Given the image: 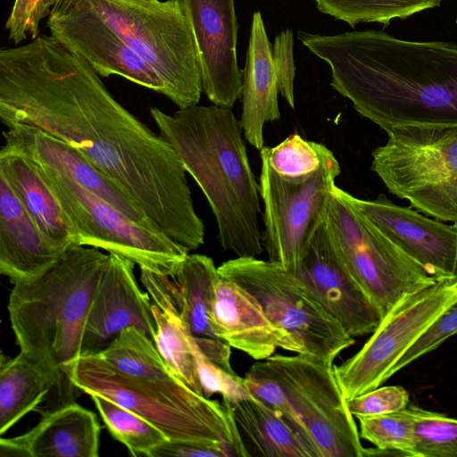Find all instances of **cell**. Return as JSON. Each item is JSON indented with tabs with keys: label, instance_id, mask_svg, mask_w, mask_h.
<instances>
[{
	"label": "cell",
	"instance_id": "obj_1",
	"mask_svg": "<svg viewBox=\"0 0 457 457\" xmlns=\"http://www.w3.org/2000/svg\"><path fill=\"white\" fill-rule=\"evenodd\" d=\"M0 120L80 151L188 251L204 243L186 170L172 147L109 92L80 55L51 35L0 51Z\"/></svg>",
	"mask_w": 457,
	"mask_h": 457
},
{
	"label": "cell",
	"instance_id": "obj_2",
	"mask_svg": "<svg viewBox=\"0 0 457 457\" xmlns=\"http://www.w3.org/2000/svg\"><path fill=\"white\" fill-rule=\"evenodd\" d=\"M297 36L329 66L332 88L384 131L457 125V44L404 40L381 30Z\"/></svg>",
	"mask_w": 457,
	"mask_h": 457
},
{
	"label": "cell",
	"instance_id": "obj_3",
	"mask_svg": "<svg viewBox=\"0 0 457 457\" xmlns=\"http://www.w3.org/2000/svg\"><path fill=\"white\" fill-rule=\"evenodd\" d=\"M150 114L208 201L220 247L237 257L262 254L260 184L231 109L196 104L169 114L151 107Z\"/></svg>",
	"mask_w": 457,
	"mask_h": 457
},
{
	"label": "cell",
	"instance_id": "obj_4",
	"mask_svg": "<svg viewBox=\"0 0 457 457\" xmlns=\"http://www.w3.org/2000/svg\"><path fill=\"white\" fill-rule=\"evenodd\" d=\"M110 254L76 245L43 275L13 284L7 310L20 353L54 381L41 414L76 402L83 393L69 365L83 351L87 316Z\"/></svg>",
	"mask_w": 457,
	"mask_h": 457
},
{
	"label": "cell",
	"instance_id": "obj_5",
	"mask_svg": "<svg viewBox=\"0 0 457 457\" xmlns=\"http://www.w3.org/2000/svg\"><path fill=\"white\" fill-rule=\"evenodd\" d=\"M333 359L274 353L244 377L250 395L278 411L317 457H363L360 432Z\"/></svg>",
	"mask_w": 457,
	"mask_h": 457
},
{
	"label": "cell",
	"instance_id": "obj_6",
	"mask_svg": "<svg viewBox=\"0 0 457 457\" xmlns=\"http://www.w3.org/2000/svg\"><path fill=\"white\" fill-rule=\"evenodd\" d=\"M68 375L83 393L103 395L136 412L161 429L169 440L216 445L230 456L246 457L223 403L194 392L180 380L130 376L93 353H82L71 362Z\"/></svg>",
	"mask_w": 457,
	"mask_h": 457
},
{
	"label": "cell",
	"instance_id": "obj_7",
	"mask_svg": "<svg viewBox=\"0 0 457 457\" xmlns=\"http://www.w3.org/2000/svg\"><path fill=\"white\" fill-rule=\"evenodd\" d=\"M95 14L160 75L179 109L198 104L202 68L180 0H71Z\"/></svg>",
	"mask_w": 457,
	"mask_h": 457
},
{
	"label": "cell",
	"instance_id": "obj_8",
	"mask_svg": "<svg viewBox=\"0 0 457 457\" xmlns=\"http://www.w3.org/2000/svg\"><path fill=\"white\" fill-rule=\"evenodd\" d=\"M372 153L387 190L422 213L457 223V125L395 127Z\"/></svg>",
	"mask_w": 457,
	"mask_h": 457
},
{
	"label": "cell",
	"instance_id": "obj_9",
	"mask_svg": "<svg viewBox=\"0 0 457 457\" xmlns=\"http://www.w3.org/2000/svg\"><path fill=\"white\" fill-rule=\"evenodd\" d=\"M336 187L326 227L347 270L383 318L404 295L437 280L341 197Z\"/></svg>",
	"mask_w": 457,
	"mask_h": 457
},
{
	"label": "cell",
	"instance_id": "obj_10",
	"mask_svg": "<svg viewBox=\"0 0 457 457\" xmlns=\"http://www.w3.org/2000/svg\"><path fill=\"white\" fill-rule=\"evenodd\" d=\"M37 164L72 224L79 245L120 255L139 269L167 276H172L189 253L162 230L133 221L72 179Z\"/></svg>",
	"mask_w": 457,
	"mask_h": 457
},
{
	"label": "cell",
	"instance_id": "obj_11",
	"mask_svg": "<svg viewBox=\"0 0 457 457\" xmlns=\"http://www.w3.org/2000/svg\"><path fill=\"white\" fill-rule=\"evenodd\" d=\"M261 160L263 247L270 261L295 275L314 234L326 220L340 164L327 148L318 170L292 179L275 172L263 155Z\"/></svg>",
	"mask_w": 457,
	"mask_h": 457
},
{
	"label": "cell",
	"instance_id": "obj_12",
	"mask_svg": "<svg viewBox=\"0 0 457 457\" xmlns=\"http://www.w3.org/2000/svg\"><path fill=\"white\" fill-rule=\"evenodd\" d=\"M261 304L270 320L294 336L304 353L335 360L355 343L344 327L280 263L257 257H236L218 267Z\"/></svg>",
	"mask_w": 457,
	"mask_h": 457
},
{
	"label": "cell",
	"instance_id": "obj_13",
	"mask_svg": "<svg viewBox=\"0 0 457 457\" xmlns=\"http://www.w3.org/2000/svg\"><path fill=\"white\" fill-rule=\"evenodd\" d=\"M457 303V278L437 280L401 298L381 319L364 345L334 365L349 400L382 386L403 353L443 312Z\"/></svg>",
	"mask_w": 457,
	"mask_h": 457
},
{
	"label": "cell",
	"instance_id": "obj_14",
	"mask_svg": "<svg viewBox=\"0 0 457 457\" xmlns=\"http://www.w3.org/2000/svg\"><path fill=\"white\" fill-rule=\"evenodd\" d=\"M46 25L53 37L85 59L99 76H120L167 96L158 72L88 10L71 0H60Z\"/></svg>",
	"mask_w": 457,
	"mask_h": 457
},
{
	"label": "cell",
	"instance_id": "obj_15",
	"mask_svg": "<svg viewBox=\"0 0 457 457\" xmlns=\"http://www.w3.org/2000/svg\"><path fill=\"white\" fill-rule=\"evenodd\" d=\"M352 337L372 333L382 316L337 253L325 221L294 275Z\"/></svg>",
	"mask_w": 457,
	"mask_h": 457
},
{
	"label": "cell",
	"instance_id": "obj_16",
	"mask_svg": "<svg viewBox=\"0 0 457 457\" xmlns=\"http://www.w3.org/2000/svg\"><path fill=\"white\" fill-rule=\"evenodd\" d=\"M336 191L436 280L453 278L457 266V229L453 224L397 205L383 195L365 200L338 187Z\"/></svg>",
	"mask_w": 457,
	"mask_h": 457
},
{
	"label": "cell",
	"instance_id": "obj_17",
	"mask_svg": "<svg viewBox=\"0 0 457 457\" xmlns=\"http://www.w3.org/2000/svg\"><path fill=\"white\" fill-rule=\"evenodd\" d=\"M192 28L202 68L203 92L215 105L231 108L241 97L238 23L234 0H180Z\"/></svg>",
	"mask_w": 457,
	"mask_h": 457
},
{
	"label": "cell",
	"instance_id": "obj_18",
	"mask_svg": "<svg viewBox=\"0 0 457 457\" xmlns=\"http://www.w3.org/2000/svg\"><path fill=\"white\" fill-rule=\"evenodd\" d=\"M109 254L87 316L82 353L104 350L128 328L138 329L153 341L156 332L152 300L136 280L135 264Z\"/></svg>",
	"mask_w": 457,
	"mask_h": 457
},
{
	"label": "cell",
	"instance_id": "obj_19",
	"mask_svg": "<svg viewBox=\"0 0 457 457\" xmlns=\"http://www.w3.org/2000/svg\"><path fill=\"white\" fill-rule=\"evenodd\" d=\"M210 322L217 338L256 361L269 358L278 348L304 353L303 345L275 325L251 294L221 277L216 287Z\"/></svg>",
	"mask_w": 457,
	"mask_h": 457
},
{
	"label": "cell",
	"instance_id": "obj_20",
	"mask_svg": "<svg viewBox=\"0 0 457 457\" xmlns=\"http://www.w3.org/2000/svg\"><path fill=\"white\" fill-rule=\"evenodd\" d=\"M3 136L4 145L26 154L57 174L72 179L133 221L147 228L161 229L80 151L68 143L24 124L7 127Z\"/></svg>",
	"mask_w": 457,
	"mask_h": 457
},
{
	"label": "cell",
	"instance_id": "obj_21",
	"mask_svg": "<svg viewBox=\"0 0 457 457\" xmlns=\"http://www.w3.org/2000/svg\"><path fill=\"white\" fill-rule=\"evenodd\" d=\"M28 432L1 437V457H98L101 426L76 402L45 412Z\"/></svg>",
	"mask_w": 457,
	"mask_h": 457
},
{
	"label": "cell",
	"instance_id": "obj_22",
	"mask_svg": "<svg viewBox=\"0 0 457 457\" xmlns=\"http://www.w3.org/2000/svg\"><path fill=\"white\" fill-rule=\"evenodd\" d=\"M64 254L53 248L0 173V272L11 283L34 279Z\"/></svg>",
	"mask_w": 457,
	"mask_h": 457
},
{
	"label": "cell",
	"instance_id": "obj_23",
	"mask_svg": "<svg viewBox=\"0 0 457 457\" xmlns=\"http://www.w3.org/2000/svg\"><path fill=\"white\" fill-rule=\"evenodd\" d=\"M0 173L53 248L65 254L79 245L72 224L31 157L4 144Z\"/></svg>",
	"mask_w": 457,
	"mask_h": 457
},
{
	"label": "cell",
	"instance_id": "obj_24",
	"mask_svg": "<svg viewBox=\"0 0 457 457\" xmlns=\"http://www.w3.org/2000/svg\"><path fill=\"white\" fill-rule=\"evenodd\" d=\"M271 50L262 13L255 12L252 17L243 70L239 122L246 141L259 150L264 147L265 123L281 117L278 100V82Z\"/></svg>",
	"mask_w": 457,
	"mask_h": 457
},
{
	"label": "cell",
	"instance_id": "obj_25",
	"mask_svg": "<svg viewBox=\"0 0 457 457\" xmlns=\"http://www.w3.org/2000/svg\"><path fill=\"white\" fill-rule=\"evenodd\" d=\"M140 280L152 300L156 326L154 343L158 352L181 382L204 395L196 370L194 335L171 300L163 275L140 269Z\"/></svg>",
	"mask_w": 457,
	"mask_h": 457
},
{
	"label": "cell",
	"instance_id": "obj_26",
	"mask_svg": "<svg viewBox=\"0 0 457 457\" xmlns=\"http://www.w3.org/2000/svg\"><path fill=\"white\" fill-rule=\"evenodd\" d=\"M222 403L232 417L246 457H317L278 411L252 395Z\"/></svg>",
	"mask_w": 457,
	"mask_h": 457
},
{
	"label": "cell",
	"instance_id": "obj_27",
	"mask_svg": "<svg viewBox=\"0 0 457 457\" xmlns=\"http://www.w3.org/2000/svg\"><path fill=\"white\" fill-rule=\"evenodd\" d=\"M220 278L212 259L200 253H188L172 276L163 275L171 300L195 337L217 338L210 313Z\"/></svg>",
	"mask_w": 457,
	"mask_h": 457
},
{
	"label": "cell",
	"instance_id": "obj_28",
	"mask_svg": "<svg viewBox=\"0 0 457 457\" xmlns=\"http://www.w3.org/2000/svg\"><path fill=\"white\" fill-rule=\"evenodd\" d=\"M54 386L52 378L21 353L14 358L2 355L0 435L36 411L49 397Z\"/></svg>",
	"mask_w": 457,
	"mask_h": 457
},
{
	"label": "cell",
	"instance_id": "obj_29",
	"mask_svg": "<svg viewBox=\"0 0 457 457\" xmlns=\"http://www.w3.org/2000/svg\"><path fill=\"white\" fill-rule=\"evenodd\" d=\"M118 370L146 379L179 380L154 341L135 328L123 329L104 350L94 353Z\"/></svg>",
	"mask_w": 457,
	"mask_h": 457
},
{
	"label": "cell",
	"instance_id": "obj_30",
	"mask_svg": "<svg viewBox=\"0 0 457 457\" xmlns=\"http://www.w3.org/2000/svg\"><path fill=\"white\" fill-rule=\"evenodd\" d=\"M111 436L124 445L132 456H148L169 440L154 425L136 412L100 395H90Z\"/></svg>",
	"mask_w": 457,
	"mask_h": 457
},
{
	"label": "cell",
	"instance_id": "obj_31",
	"mask_svg": "<svg viewBox=\"0 0 457 457\" xmlns=\"http://www.w3.org/2000/svg\"><path fill=\"white\" fill-rule=\"evenodd\" d=\"M317 9L354 28L359 23L388 24L421 11L438 7L443 0H312Z\"/></svg>",
	"mask_w": 457,
	"mask_h": 457
},
{
	"label": "cell",
	"instance_id": "obj_32",
	"mask_svg": "<svg viewBox=\"0 0 457 457\" xmlns=\"http://www.w3.org/2000/svg\"><path fill=\"white\" fill-rule=\"evenodd\" d=\"M360 436L376 448H364L367 456H412L414 457V426L408 407L400 411L357 418Z\"/></svg>",
	"mask_w": 457,
	"mask_h": 457
},
{
	"label": "cell",
	"instance_id": "obj_33",
	"mask_svg": "<svg viewBox=\"0 0 457 457\" xmlns=\"http://www.w3.org/2000/svg\"><path fill=\"white\" fill-rule=\"evenodd\" d=\"M414 426V457H457V420L408 406Z\"/></svg>",
	"mask_w": 457,
	"mask_h": 457
},
{
	"label": "cell",
	"instance_id": "obj_34",
	"mask_svg": "<svg viewBox=\"0 0 457 457\" xmlns=\"http://www.w3.org/2000/svg\"><path fill=\"white\" fill-rule=\"evenodd\" d=\"M327 148L322 144L305 140L294 133L278 145L264 146L260 151L275 172L286 178L296 179L318 170Z\"/></svg>",
	"mask_w": 457,
	"mask_h": 457
},
{
	"label": "cell",
	"instance_id": "obj_35",
	"mask_svg": "<svg viewBox=\"0 0 457 457\" xmlns=\"http://www.w3.org/2000/svg\"><path fill=\"white\" fill-rule=\"evenodd\" d=\"M194 353L199 382L205 397L220 395L222 400L236 403L251 396L244 378H240L218 364L210 361L199 349L195 336L193 338Z\"/></svg>",
	"mask_w": 457,
	"mask_h": 457
},
{
	"label": "cell",
	"instance_id": "obj_36",
	"mask_svg": "<svg viewBox=\"0 0 457 457\" xmlns=\"http://www.w3.org/2000/svg\"><path fill=\"white\" fill-rule=\"evenodd\" d=\"M457 334V303L443 312L403 353L391 370V377L412 361L432 352Z\"/></svg>",
	"mask_w": 457,
	"mask_h": 457
},
{
	"label": "cell",
	"instance_id": "obj_37",
	"mask_svg": "<svg viewBox=\"0 0 457 457\" xmlns=\"http://www.w3.org/2000/svg\"><path fill=\"white\" fill-rule=\"evenodd\" d=\"M409 399V393L403 386H380L347 400V406L357 419L400 411L408 407Z\"/></svg>",
	"mask_w": 457,
	"mask_h": 457
},
{
	"label": "cell",
	"instance_id": "obj_38",
	"mask_svg": "<svg viewBox=\"0 0 457 457\" xmlns=\"http://www.w3.org/2000/svg\"><path fill=\"white\" fill-rule=\"evenodd\" d=\"M294 36L291 29H287L278 34L272 46V59L275 66L278 89L289 106L295 109V76Z\"/></svg>",
	"mask_w": 457,
	"mask_h": 457
},
{
	"label": "cell",
	"instance_id": "obj_39",
	"mask_svg": "<svg viewBox=\"0 0 457 457\" xmlns=\"http://www.w3.org/2000/svg\"><path fill=\"white\" fill-rule=\"evenodd\" d=\"M229 453L216 445L167 440L153 449L147 457H229Z\"/></svg>",
	"mask_w": 457,
	"mask_h": 457
},
{
	"label": "cell",
	"instance_id": "obj_40",
	"mask_svg": "<svg viewBox=\"0 0 457 457\" xmlns=\"http://www.w3.org/2000/svg\"><path fill=\"white\" fill-rule=\"evenodd\" d=\"M32 0H14L12 11L5 23L9 39L19 44L27 39L28 20Z\"/></svg>",
	"mask_w": 457,
	"mask_h": 457
},
{
	"label": "cell",
	"instance_id": "obj_41",
	"mask_svg": "<svg viewBox=\"0 0 457 457\" xmlns=\"http://www.w3.org/2000/svg\"><path fill=\"white\" fill-rule=\"evenodd\" d=\"M195 342L201 352L212 362L235 373L230 364V346L225 342L212 337H195Z\"/></svg>",
	"mask_w": 457,
	"mask_h": 457
},
{
	"label": "cell",
	"instance_id": "obj_42",
	"mask_svg": "<svg viewBox=\"0 0 457 457\" xmlns=\"http://www.w3.org/2000/svg\"><path fill=\"white\" fill-rule=\"evenodd\" d=\"M60 0H32L28 20V37L35 38L38 36L40 21L49 16L53 7Z\"/></svg>",
	"mask_w": 457,
	"mask_h": 457
},
{
	"label": "cell",
	"instance_id": "obj_43",
	"mask_svg": "<svg viewBox=\"0 0 457 457\" xmlns=\"http://www.w3.org/2000/svg\"><path fill=\"white\" fill-rule=\"evenodd\" d=\"M455 227V228L457 229V223H453ZM453 278H457V266H456V269H455V271H454V276Z\"/></svg>",
	"mask_w": 457,
	"mask_h": 457
},
{
	"label": "cell",
	"instance_id": "obj_44",
	"mask_svg": "<svg viewBox=\"0 0 457 457\" xmlns=\"http://www.w3.org/2000/svg\"><path fill=\"white\" fill-rule=\"evenodd\" d=\"M146 1H150V2H155V1H158V0H146Z\"/></svg>",
	"mask_w": 457,
	"mask_h": 457
},
{
	"label": "cell",
	"instance_id": "obj_45",
	"mask_svg": "<svg viewBox=\"0 0 457 457\" xmlns=\"http://www.w3.org/2000/svg\"><path fill=\"white\" fill-rule=\"evenodd\" d=\"M456 22H457V19H456Z\"/></svg>",
	"mask_w": 457,
	"mask_h": 457
}]
</instances>
